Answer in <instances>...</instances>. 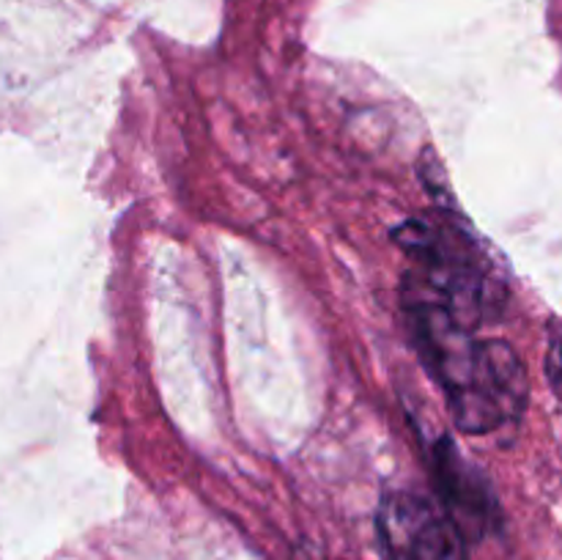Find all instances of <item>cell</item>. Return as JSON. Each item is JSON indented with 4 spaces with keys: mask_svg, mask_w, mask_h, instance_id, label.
<instances>
[{
    "mask_svg": "<svg viewBox=\"0 0 562 560\" xmlns=\"http://www.w3.org/2000/svg\"><path fill=\"white\" fill-rule=\"evenodd\" d=\"M547 373H549V382H552L554 393L562 395V335H554L552 344H549Z\"/></svg>",
    "mask_w": 562,
    "mask_h": 560,
    "instance_id": "cell-4",
    "label": "cell"
},
{
    "mask_svg": "<svg viewBox=\"0 0 562 560\" xmlns=\"http://www.w3.org/2000/svg\"><path fill=\"white\" fill-rule=\"evenodd\" d=\"M423 360L448 393L456 423L470 434L516 426L527 406V371L503 340H477L475 324L423 296H406Z\"/></svg>",
    "mask_w": 562,
    "mask_h": 560,
    "instance_id": "cell-1",
    "label": "cell"
},
{
    "mask_svg": "<svg viewBox=\"0 0 562 560\" xmlns=\"http://www.w3.org/2000/svg\"><path fill=\"white\" fill-rule=\"evenodd\" d=\"M379 538L387 560H467L450 514L412 492H390L379 505Z\"/></svg>",
    "mask_w": 562,
    "mask_h": 560,
    "instance_id": "cell-2",
    "label": "cell"
},
{
    "mask_svg": "<svg viewBox=\"0 0 562 560\" xmlns=\"http://www.w3.org/2000/svg\"><path fill=\"white\" fill-rule=\"evenodd\" d=\"M434 472L450 519L459 525L461 533L483 536L499 525V508L492 489L486 486L481 472L464 464L461 453H456L450 443H439L434 450Z\"/></svg>",
    "mask_w": 562,
    "mask_h": 560,
    "instance_id": "cell-3",
    "label": "cell"
}]
</instances>
